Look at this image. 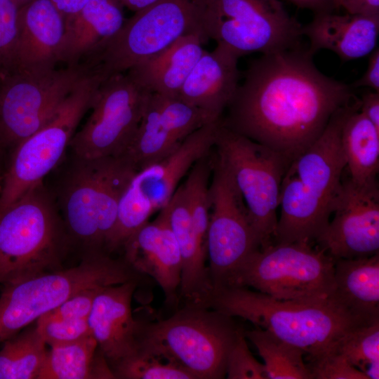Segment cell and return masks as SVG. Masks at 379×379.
Instances as JSON below:
<instances>
[{
    "label": "cell",
    "mask_w": 379,
    "mask_h": 379,
    "mask_svg": "<svg viewBox=\"0 0 379 379\" xmlns=\"http://www.w3.org/2000/svg\"><path fill=\"white\" fill-rule=\"evenodd\" d=\"M300 46L263 54L249 65L221 123L291 164L321 135L333 114L356 97L320 72Z\"/></svg>",
    "instance_id": "cell-1"
},
{
    "label": "cell",
    "mask_w": 379,
    "mask_h": 379,
    "mask_svg": "<svg viewBox=\"0 0 379 379\" xmlns=\"http://www.w3.org/2000/svg\"><path fill=\"white\" fill-rule=\"evenodd\" d=\"M203 306L249 321L300 348L306 358L329 351L352 329L375 321L357 314L333 297L281 300L239 286L213 289Z\"/></svg>",
    "instance_id": "cell-2"
},
{
    "label": "cell",
    "mask_w": 379,
    "mask_h": 379,
    "mask_svg": "<svg viewBox=\"0 0 379 379\" xmlns=\"http://www.w3.org/2000/svg\"><path fill=\"white\" fill-rule=\"evenodd\" d=\"M241 331L234 317L202 305H185L166 319L142 321L138 350L176 364L194 379H221Z\"/></svg>",
    "instance_id": "cell-3"
},
{
    "label": "cell",
    "mask_w": 379,
    "mask_h": 379,
    "mask_svg": "<svg viewBox=\"0 0 379 379\" xmlns=\"http://www.w3.org/2000/svg\"><path fill=\"white\" fill-rule=\"evenodd\" d=\"M63 223L43 182L0 212V284L59 270Z\"/></svg>",
    "instance_id": "cell-4"
},
{
    "label": "cell",
    "mask_w": 379,
    "mask_h": 379,
    "mask_svg": "<svg viewBox=\"0 0 379 379\" xmlns=\"http://www.w3.org/2000/svg\"><path fill=\"white\" fill-rule=\"evenodd\" d=\"M140 275L124 260L96 251L73 267L4 285L0 295V343L81 290L139 282Z\"/></svg>",
    "instance_id": "cell-5"
},
{
    "label": "cell",
    "mask_w": 379,
    "mask_h": 379,
    "mask_svg": "<svg viewBox=\"0 0 379 379\" xmlns=\"http://www.w3.org/2000/svg\"><path fill=\"white\" fill-rule=\"evenodd\" d=\"M60 197L70 234L93 252L102 251L114 230L121 197L137 170L122 156L76 157Z\"/></svg>",
    "instance_id": "cell-6"
},
{
    "label": "cell",
    "mask_w": 379,
    "mask_h": 379,
    "mask_svg": "<svg viewBox=\"0 0 379 379\" xmlns=\"http://www.w3.org/2000/svg\"><path fill=\"white\" fill-rule=\"evenodd\" d=\"M204 2L159 0L135 12L117 34L81 64L102 81L126 72L180 37L196 32L204 34L201 20Z\"/></svg>",
    "instance_id": "cell-7"
},
{
    "label": "cell",
    "mask_w": 379,
    "mask_h": 379,
    "mask_svg": "<svg viewBox=\"0 0 379 379\" xmlns=\"http://www.w3.org/2000/svg\"><path fill=\"white\" fill-rule=\"evenodd\" d=\"M334 262L310 242L273 243L251 253L225 287H252L281 300L328 298L333 295Z\"/></svg>",
    "instance_id": "cell-8"
},
{
    "label": "cell",
    "mask_w": 379,
    "mask_h": 379,
    "mask_svg": "<svg viewBox=\"0 0 379 379\" xmlns=\"http://www.w3.org/2000/svg\"><path fill=\"white\" fill-rule=\"evenodd\" d=\"M213 148L242 197L260 248L273 244L281 185L290 164L271 149L225 127L221 119Z\"/></svg>",
    "instance_id": "cell-9"
},
{
    "label": "cell",
    "mask_w": 379,
    "mask_h": 379,
    "mask_svg": "<svg viewBox=\"0 0 379 379\" xmlns=\"http://www.w3.org/2000/svg\"><path fill=\"white\" fill-rule=\"evenodd\" d=\"M202 29L237 57L300 46L302 25L279 0H205Z\"/></svg>",
    "instance_id": "cell-10"
},
{
    "label": "cell",
    "mask_w": 379,
    "mask_h": 379,
    "mask_svg": "<svg viewBox=\"0 0 379 379\" xmlns=\"http://www.w3.org/2000/svg\"><path fill=\"white\" fill-rule=\"evenodd\" d=\"M220 122L204 125L168 156L135 173L119 201L116 224L106 246L109 252L121 248L131 234L167 205L192 166L211 154Z\"/></svg>",
    "instance_id": "cell-11"
},
{
    "label": "cell",
    "mask_w": 379,
    "mask_h": 379,
    "mask_svg": "<svg viewBox=\"0 0 379 379\" xmlns=\"http://www.w3.org/2000/svg\"><path fill=\"white\" fill-rule=\"evenodd\" d=\"M102 79L88 72L44 126L15 148L0 190V212L44 178L63 157L76 130L90 109Z\"/></svg>",
    "instance_id": "cell-12"
},
{
    "label": "cell",
    "mask_w": 379,
    "mask_h": 379,
    "mask_svg": "<svg viewBox=\"0 0 379 379\" xmlns=\"http://www.w3.org/2000/svg\"><path fill=\"white\" fill-rule=\"evenodd\" d=\"M88 74L81 65L0 77V145L14 148L44 126Z\"/></svg>",
    "instance_id": "cell-13"
},
{
    "label": "cell",
    "mask_w": 379,
    "mask_h": 379,
    "mask_svg": "<svg viewBox=\"0 0 379 379\" xmlns=\"http://www.w3.org/2000/svg\"><path fill=\"white\" fill-rule=\"evenodd\" d=\"M152 93L128 72L104 79L91 114L69 147L80 159L121 156L133 138Z\"/></svg>",
    "instance_id": "cell-14"
},
{
    "label": "cell",
    "mask_w": 379,
    "mask_h": 379,
    "mask_svg": "<svg viewBox=\"0 0 379 379\" xmlns=\"http://www.w3.org/2000/svg\"><path fill=\"white\" fill-rule=\"evenodd\" d=\"M206 237L213 289L225 287L243 261L260 248L241 195L224 166L212 159Z\"/></svg>",
    "instance_id": "cell-15"
},
{
    "label": "cell",
    "mask_w": 379,
    "mask_h": 379,
    "mask_svg": "<svg viewBox=\"0 0 379 379\" xmlns=\"http://www.w3.org/2000/svg\"><path fill=\"white\" fill-rule=\"evenodd\" d=\"M328 224L315 239L334 260L368 257L379 251V190L350 178L341 183L330 206Z\"/></svg>",
    "instance_id": "cell-16"
},
{
    "label": "cell",
    "mask_w": 379,
    "mask_h": 379,
    "mask_svg": "<svg viewBox=\"0 0 379 379\" xmlns=\"http://www.w3.org/2000/svg\"><path fill=\"white\" fill-rule=\"evenodd\" d=\"M217 120L178 97L152 93L135 134L121 156L138 171L168 156L192 133Z\"/></svg>",
    "instance_id": "cell-17"
},
{
    "label": "cell",
    "mask_w": 379,
    "mask_h": 379,
    "mask_svg": "<svg viewBox=\"0 0 379 379\" xmlns=\"http://www.w3.org/2000/svg\"><path fill=\"white\" fill-rule=\"evenodd\" d=\"M124 261L136 272L151 277L161 287L167 305L179 302L181 258L166 206L124 241Z\"/></svg>",
    "instance_id": "cell-18"
},
{
    "label": "cell",
    "mask_w": 379,
    "mask_h": 379,
    "mask_svg": "<svg viewBox=\"0 0 379 379\" xmlns=\"http://www.w3.org/2000/svg\"><path fill=\"white\" fill-rule=\"evenodd\" d=\"M138 281L107 286L99 289L88 323L98 348L110 367L135 354L142 321L132 314V298Z\"/></svg>",
    "instance_id": "cell-19"
},
{
    "label": "cell",
    "mask_w": 379,
    "mask_h": 379,
    "mask_svg": "<svg viewBox=\"0 0 379 379\" xmlns=\"http://www.w3.org/2000/svg\"><path fill=\"white\" fill-rule=\"evenodd\" d=\"M65 34V17L51 0H32L20 7L16 70L55 69Z\"/></svg>",
    "instance_id": "cell-20"
},
{
    "label": "cell",
    "mask_w": 379,
    "mask_h": 379,
    "mask_svg": "<svg viewBox=\"0 0 379 379\" xmlns=\"http://www.w3.org/2000/svg\"><path fill=\"white\" fill-rule=\"evenodd\" d=\"M239 57L217 44L204 51L182 86L178 98L208 114L222 118L239 86Z\"/></svg>",
    "instance_id": "cell-21"
},
{
    "label": "cell",
    "mask_w": 379,
    "mask_h": 379,
    "mask_svg": "<svg viewBox=\"0 0 379 379\" xmlns=\"http://www.w3.org/2000/svg\"><path fill=\"white\" fill-rule=\"evenodd\" d=\"M302 34L309 39L307 49L312 55L329 50L347 62L368 55L377 48L379 15L314 14L311 22L302 25Z\"/></svg>",
    "instance_id": "cell-22"
},
{
    "label": "cell",
    "mask_w": 379,
    "mask_h": 379,
    "mask_svg": "<svg viewBox=\"0 0 379 379\" xmlns=\"http://www.w3.org/2000/svg\"><path fill=\"white\" fill-rule=\"evenodd\" d=\"M166 206L181 258L179 298L185 300V305H202L213 286L206 265V248L194 230L182 183Z\"/></svg>",
    "instance_id": "cell-23"
},
{
    "label": "cell",
    "mask_w": 379,
    "mask_h": 379,
    "mask_svg": "<svg viewBox=\"0 0 379 379\" xmlns=\"http://www.w3.org/2000/svg\"><path fill=\"white\" fill-rule=\"evenodd\" d=\"M126 20L119 0H89L77 13L65 19V34L60 62L79 65L112 39Z\"/></svg>",
    "instance_id": "cell-24"
},
{
    "label": "cell",
    "mask_w": 379,
    "mask_h": 379,
    "mask_svg": "<svg viewBox=\"0 0 379 379\" xmlns=\"http://www.w3.org/2000/svg\"><path fill=\"white\" fill-rule=\"evenodd\" d=\"M206 40L201 32L183 36L126 72L152 93L178 97L187 77L204 53L202 44Z\"/></svg>",
    "instance_id": "cell-25"
},
{
    "label": "cell",
    "mask_w": 379,
    "mask_h": 379,
    "mask_svg": "<svg viewBox=\"0 0 379 379\" xmlns=\"http://www.w3.org/2000/svg\"><path fill=\"white\" fill-rule=\"evenodd\" d=\"M333 297L353 312L379 320V253L334 262Z\"/></svg>",
    "instance_id": "cell-26"
},
{
    "label": "cell",
    "mask_w": 379,
    "mask_h": 379,
    "mask_svg": "<svg viewBox=\"0 0 379 379\" xmlns=\"http://www.w3.org/2000/svg\"><path fill=\"white\" fill-rule=\"evenodd\" d=\"M341 143L350 179L359 186H378L379 129L360 112L359 102L345 119Z\"/></svg>",
    "instance_id": "cell-27"
},
{
    "label": "cell",
    "mask_w": 379,
    "mask_h": 379,
    "mask_svg": "<svg viewBox=\"0 0 379 379\" xmlns=\"http://www.w3.org/2000/svg\"><path fill=\"white\" fill-rule=\"evenodd\" d=\"M98 351L92 335L51 347L38 379L115 378L108 361Z\"/></svg>",
    "instance_id": "cell-28"
},
{
    "label": "cell",
    "mask_w": 379,
    "mask_h": 379,
    "mask_svg": "<svg viewBox=\"0 0 379 379\" xmlns=\"http://www.w3.org/2000/svg\"><path fill=\"white\" fill-rule=\"evenodd\" d=\"M2 343L0 379H38L48 350L36 324Z\"/></svg>",
    "instance_id": "cell-29"
},
{
    "label": "cell",
    "mask_w": 379,
    "mask_h": 379,
    "mask_svg": "<svg viewBox=\"0 0 379 379\" xmlns=\"http://www.w3.org/2000/svg\"><path fill=\"white\" fill-rule=\"evenodd\" d=\"M244 335L263 359L267 379H312L300 348L259 327Z\"/></svg>",
    "instance_id": "cell-30"
},
{
    "label": "cell",
    "mask_w": 379,
    "mask_h": 379,
    "mask_svg": "<svg viewBox=\"0 0 379 379\" xmlns=\"http://www.w3.org/2000/svg\"><path fill=\"white\" fill-rule=\"evenodd\" d=\"M334 347L368 379L379 378V320L352 329Z\"/></svg>",
    "instance_id": "cell-31"
},
{
    "label": "cell",
    "mask_w": 379,
    "mask_h": 379,
    "mask_svg": "<svg viewBox=\"0 0 379 379\" xmlns=\"http://www.w3.org/2000/svg\"><path fill=\"white\" fill-rule=\"evenodd\" d=\"M210 154L198 160L185 176L182 185L194 230L206 248L210 215L209 186L212 172Z\"/></svg>",
    "instance_id": "cell-32"
},
{
    "label": "cell",
    "mask_w": 379,
    "mask_h": 379,
    "mask_svg": "<svg viewBox=\"0 0 379 379\" xmlns=\"http://www.w3.org/2000/svg\"><path fill=\"white\" fill-rule=\"evenodd\" d=\"M115 378L194 379L185 369L161 357L138 350L112 368Z\"/></svg>",
    "instance_id": "cell-33"
},
{
    "label": "cell",
    "mask_w": 379,
    "mask_h": 379,
    "mask_svg": "<svg viewBox=\"0 0 379 379\" xmlns=\"http://www.w3.org/2000/svg\"><path fill=\"white\" fill-rule=\"evenodd\" d=\"M18 11L13 0H0V77L16 70Z\"/></svg>",
    "instance_id": "cell-34"
},
{
    "label": "cell",
    "mask_w": 379,
    "mask_h": 379,
    "mask_svg": "<svg viewBox=\"0 0 379 379\" xmlns=\"http://www.w3.org/2000/svg\"><path fill=\"white\" fill-rule=\"evenodd\" d=\"M35 322L38 331L50 347L72 343L91 335L88 319L62 320L41 317Z\"/></svg>",
    "instance_id": "cell-35"
},
{
    "label": "cell",
    "mask_w": 379,
    "mask_h": 379,
    "mask_svg": "<svg viewBox=\"0 0 379 379\" xmlns=\"http://www.w3.org/2000/svg\"><path fill=\"white\" fill-rule=\"evenodd\" d=\"M306 359V364L312 379H368L364 373L352 366L335 347L319 355Z\"/></svg>",
    "instance_id": "cell-36"
},
{
    "label": "cell",
    "mask_w": 379,
    "mask_h": 379,
    "mask_svg": "<svg viewBox=\"0 0 379 379\" xmlns=\"http://www.w3.org/2000/svg\"><path fill=\"white\" fill-rule=\"evenodd\" d=\"M226 376L229 379H267L264 364L255 359L248 347L244 330L229 353Z\"/></svg>",
    "instance_id": "cell-37"
},
{
    "label": "cell",
    "mask_w": 379,
    "mask_h": 379,
    "mask_svg": "<svg viewBox=\"0 0 379 379\" xmlns=\"http://www.w3.org/2000/svg\"><path fill=\"white\" fill-rule=\"evenodd\" d=\"M100 288L102 287L81 290L41 317L49 319L62 320L88 319L95 295Z\"/></svg>",
    "instance_id": "cell-38"
},
{
    "label": "cell",
    "mask_w": 379,
    "mask_h": 379,
    "mask_svg": "<svg viewBox=\"0 0 379 379\" xmlns=\"http://www.w3.org/2000/svg\"><path fill=\"white\" fill-rule=\"evenodd\" d=\"M369 55L368 66L364 74L351 86L352 88L366 87L379 92V48L377 47Z\"/></svg>",
    "instance_id": "cell-39"
},
{
    "label": "cell",
    "mask_w": 379,
    "mask_h": 379,
    "mask_svg": "<svg viewBox=\"0 0 379 379\" xmlns=\"http://www.w3.org/2000/svg\"><path fill=\"white\" fill-rule=\"evenodd\" d=\"M359 111L379 129V92L364 93L359 99Z\"/></svg>",
    "instance_id": "cell-40"
},
{
    "label": "cell",
    "mask_w": 379,
    "mask_h": 379,
    "mask_svg": "<svg viewBox=\"0 0 379 379\" xmlns=\"http://www.w3.org/2000/svg\"><path fill=\"white\" fill-rule=\"evenodd\" d=\"M341 8L350 14L379 15V0H343Z\"/></svg>",
    "instance_id": "cell-41"
},
{
    "label": "cell",
    "mask_w": 379,
    "mask_h": 379,
    "mask_svg": "<svg viewBox=\"0 0 379 379\" xmlns=\"http://www.w3.org/2000/svg\"><path fill=\"white\" fill-rule=\"evenodd\" d=\"M298 8L308 9L314 14L331 13L335 9L333 0H288Z\"/></svg>",
    "instance_id": "cell-42"
},
{
    "label": "cell",
    "mask_w": 379,
    "mask_h": 379,
    "mask_svg": "<svg viewBox=\"0 0 379 379\" xmlns=\"http://www.w3.org/2000/svg\"><path fill=\"white\" fill-rule=\"evenodd\" d=\"M65 17V20L77 13L89 0H51Z\"/></svg>",
    "instance_id": "cell-43"
},
{
    "label": "cell",
    "mask_w": 379,
    "mask_h": 379,
    "mask_svg": "<svg viewBox=\"0 0 379 379\" xmlns=\"http://www.w3.org/2000/svg\"><path fill=\"white\" fill-rule=\"evenodd\" d=\"M124 7L132 11L137 12L142 10L159 0H119Z\"/></svg>",
    "instance_id": "cell-44"
},
{
    "label": "cell",
    "mask_w": 379,
    "mask_h": 379,
    "mask_svg": "<svg viewBox=\"0 0 379 379\" xmlns=\"http://www.w3.org/2000/svg\"><path fill=\"white\" fill-rule=\"evenodd\" d=\"M15 4L18 6V8L24 6L32 0H13Z\"/></svg>",
    "instance_id": "cell-45"
},
{
    "label": "cell",
    "mask_w": 379,
    "mask_h": 379,
    "mask_svg": "<svg viewBox=\"0 0 379 379\" xmlns=\"http://www.w3.org/2000/svg\"><path fill=\"white\" fill-rule=\"evenodd\" d=\"M333 1H334L335 9H338V8H341L342 3H343V0H333Z\"/></svg>",
    "instance_id": "cell-46"
}]
</instances>
